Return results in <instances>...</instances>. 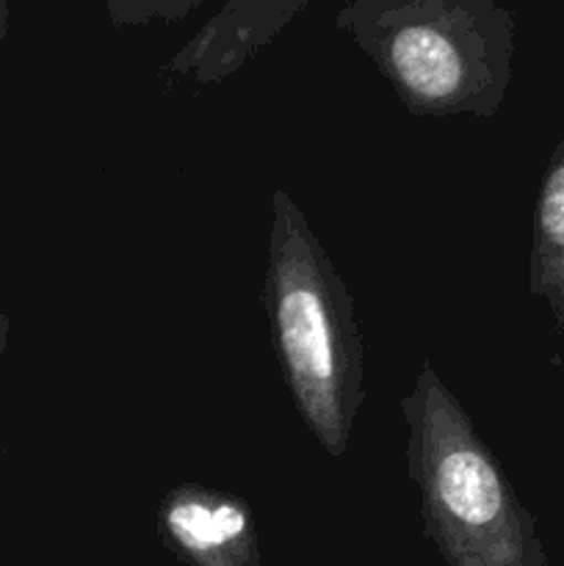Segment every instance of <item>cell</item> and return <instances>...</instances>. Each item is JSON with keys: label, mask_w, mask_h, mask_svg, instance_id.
<instances>
[{"label": "cell", "mask_w": 564, "mask_h": 566, "mask_svg": "<svg viewBox=\"0 0 564 566\" xmlns=\"http://www.w3.org/2000/svg\"><path fill=\"white\" fill-rule=\"evenodd\" d=\"M263 313L304 429L332 459H343L365 398L363 329L352 291L285 188L271 193Z\"/></svg>", "instance_id": "obj_1"}, {"label": "cell", "mask_w": 564, "mask_h": 566, "mask_svg": "<svg viewBox=\"0 0 564 566\" xmlns=\"http://www.w3.org/2000/svg\"><path fill=\"white\" fill-rule=\"evenodd\" d=\"M407 475L424 534L448 566H551L536 520L440 370L424 359L401 398Z\"/></svg>", "instance_id": "obj_2"}, {"label": "cell", "mask_w": 564, "mask_h": 566, "mask_svg": "<svg viewBox=\"0 0 564 566\" xmlns=\"http://www.w3.org/2000/svg\"><path fill=\"white\" fill-rule=\"evenodd\" d=\"M346 33L412 116L501 111L512 83L514 17L495 0H352Z\"/></svg>", "instance_id": "obj_3"}, {"label": "cell", "mask_w": 564, "mask_h": 566, "mask_svg": "<svg viewBox=\"0 0 564 566\" xmlns=\"http://www.w3.org/2000/svg\"><path fill=\"white\" fill-rule=\"evenodd\" d=\"M166 551L188 566H263L258 517L247 497L205 484H177L155 512Z\"/></svg>", "instance_id": "obj_4"}, {"label": "cell", "mask_w": 564, "mask_h": 566, "mask_svg": "<svg viewBox=\"0 0 564 566\" xmlns=\"http://www.w3.org/2000/svg\"><path fill=\"white\" fill-rule=\"evenodd\" d=\"M304 9V0H230L166 61L164 72L194 77L199 86L227 81Z\"/></svg>", "instance_id": "obj_5"}, {"label": "cell", "mask_w": 564, "mask_h": 566, "mask_svg": "<svg viewBox=\"0 0 564 566\" xmlns=\"http://www.w3.org/2000/svg\"><path fill=\"white\" fill-rule=\"evenodd\" d=\"M529 291L542 298L564 332V136L542 171L531 219Z\"/></svg>", "instance_id": "obj_6"}, {"label": "cell", "mask_w": 564, "mask_h": 566, "mask_svg": "<svg viewBox=\"0 0 564 566\" xmlns=\"http://www.w3.org/2000/svg\"><path fill=\"white\" fill-rule=\"evenodd\" d=\"M199 0H111L105 3V14H108L111 25L114 28H138L149 25V22H164V25H171V22L186 20L188 14L199 9Z\"/></svg>", "instance_id": "obj_7"}, {"label": "cell", "mask_w": 564, "mask_h": 566, "mask_svg": "<svg viewBox=\"0 0 564 566\" xmlns=\"http://www.w3.org/2000/svg\"><path fill=\"white\" fill-rule=\"evenodd\" d=\"M9 28H11V9H9V3H3V0H0V42L6 39Z\"/></svg>", "instance_id": "obj_8"}, {"label": "cell", "mask_w": 564, "mask_h": 566, "mask_svg": "<svg viewBox=\"0 0 564 566\" xmlns=\"http://www.w3.org/2000/svg\"><path fill=\"white\" fill-rule=\"evenodd\" d=\"M9 329H11L9 315H0V346H6V343H9Z\"/></svg>", "instance_id": "obj_9"}, {"label": "cell", "mask_w": 564, "mask_h": 566, "mask_svg": "<svg viewBox=\"0 0 564 566\" xmlns=\"http://www.w3.org/2000/svg\"><path fill=\"white\" fill-rule=\"evenodd\" d=\"M3 354H6V346H0V363H3Z\"/></svg>", "instance_id": "obj_10"}]
</instances>
